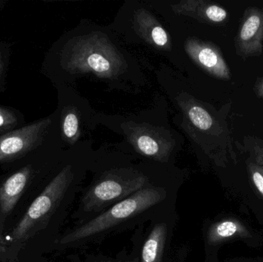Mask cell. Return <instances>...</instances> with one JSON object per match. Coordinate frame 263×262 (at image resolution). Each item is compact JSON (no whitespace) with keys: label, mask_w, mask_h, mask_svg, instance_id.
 <instances>
[{"label":"cell","mask_w":263,"mask_h":262,"mask_svg":"<svg viewBox=\"0 0 263 262\" xmlns=\"http://www.w3.org/2000/svg\"><path fill=\"white\" fill-rule=\"evenodd\" d=\"M58 85L98 82L109 90L138 93L148 86L143 66L111 27L88 20L59 41L52 58Z\"/></svg>","instance_id":"obj_1"},{"label":"cell","mask_w":263,"mask_h":262,"mask_svg":"<svg viewBox=\"0 0 263 262\" xmlns=\"http://www.w3.org/2000/svg\"><path fill=\"white\" fill-rule=\"evenodd\" d=\"M156 75L175 108L174 124L185 134L196 152L203 154L221 169L237 164L236 140L229 123L232 103L218 109L202 99L179 72L165 63L160 65Z\"/></svg>","instance_id":"obj_2"},{"label":"cell","mask_w":263,"mask_h":262,"mask_svg":"<svg viewBox=\"0 0 263 262\" xmlns=\"http://www.w3.org/2000/svg\"><path fill=\"white\" fill-rule=\"evenodd\" d=\"M180 171L176 166L139 159L116 145L95 149L89 169L92 180L82 189L72 216L74 226L90 221L141 189Z\"/></svg>","instance_id":"obj_3"},{"label":"cell","mask_w":263,"mask_h":262,"mask_svg":"<svg viewBox=\"0 0 263 262\" xmlns=\"http://www.w3.org/2000/svg\"><path fill=\"white\" fill-rule=\"evenodd\" d=\"M184 178L185 172L181 170L141 189L90 221L73 226L54 245L59 249L86 247L176 211L177 194Z\"/></svg>","instance_id":"obj_4"},{"label":"cell","mask_w":263,"mask_h":262,"mask_svg":"<svg viewBox=\"0 0 263 262\" xmlns=\"http://www.w3.org/2000/svg\"><path fill=\"white\" fill-rule=\"evenodd\" d=\"M94 152L92 140L66 150L55 175L11 232L4 252L9 261L18 255L30 238L47 229L55 215L68 207L81 192Z\"/></svg>","instance_id":"obj_5"},{"label":"cell","mask_w":263,"mask_h":262,"mask_svg":"<svg viewBox=\"0 0 263 262\" xmlns=\"http://www.w3.org/2000/svg\"><path fill=\"white\" fill-rule=\"evenodd\" d=\"M167 99L158 97L150 109L129 115L100 113V126L120 135L123 142L116 145L123 152L145 161L176 166L182 149L184 136L172 127Z\"/></svg>","instance_id":"obj_6"},{"label":"cell","mask_w":263,"mask_h":262,"mask_svg":"<svg viewBox=\"0 0 263 262\" xmlns=\"http://www.w3.org/2000/svg\"><path fill=\"white\" fill-rule=\"evenodd\" d=\"M110 26L126 46H142L168 63L173 59L174 46L170 32L146 2H125Z\"/></svg>","instance_id":"obj_7"},{"label":"cell","mask_w":263,"mask_h":262,"mask_svg":"<svg viewBox=\"0 0 263 262\" xmlns=\"http://www.w3.org/2000/svg\"><path fill=\"white\" fill-rule=\"evenodd\" d=\"M58 89L59 131L62 144L67 150L83 142L91 141L92 132L100 126V113L73 87L58 85Z\"/></svg>","instance_id":"obj_8"},{"label":"cell","mask_w":263,"mask_h":262,"mask_svg":"<svg viewBox=\"0 0 263 262\" xmlns=\"http://www.w3.org/2000/svg\"><path fill=\"white\" fill-rule=\"evenodd\" d=\"M57 120V114L0 135V163L21 158L43 144Z\"/></svg>","instance_id":"obj_9"},{"label":"cell","mask_w":263,"mask_h":262,"mask_svg":"<svg viewBox=\"0 0 263 262\" xmlns=\"http://www.w3.org/2000/svg\"><path fill=\"white\" fill-rule=\"evenodd\" d=\"M234 47L236 55L242 60L262 55L263 5L245 9L235 36Z\"/></svg>","instance_id":"obj_10"},{"label":"cell","mask_w":263,"mask_h":262,"mask_svg":"<svg viewBox=\"0 0 263 262\" xmlns=\"http://www.w3.org/2000/svg\"><path fill=\"white\" fill-rule=\"evenodd\" d=\"M176 220V212L173 211L150 221L149 231L139 251L140 262L165 261Z\"/></svg>","instance_id":"obj_11"},{"label":"cell","mask_w":263,"mask_h":262,"mask_svg":"<svg viewBox=\"0 0 263 262\" xmlns=\"http://www.w3.org/2000/svg\"><path fill=\"white\" fill-rule=\"evenodd\" d=\"M253 238V232L239 218L227 217L213 221L207 228L204 235L206 262H214L216 251L227 243L246 241Z\"/></svg>","instance_id":"obj_12"},{"label":"cell","mask_w":263,"mask_h":262,"mask_svg":"<svg viewBox=\"0 0 263 262\" xmlns=\"http://www.w3.org/2000/svg\"><path fill=\"white\" fill-rule=\"evenodd\" d=\"M32 166H25L11 175L0 187V238L8 215L12 212L32 175Z\"/></svg>","instance_id":"obj_13"},{"label":"cell","mask_w":263,"mask_h":262,"mask_svg":"<svg viewBox=\"0 0 263 262\" xmlns=\"http://www.w3.org/2000/svg\"><path fill=\"white\" fill-rule=\"evenodd\" d=\"M236 148L248 154L249 157L263 168V140L254 135H245L242 143L236 141Z\"/></svg>","instance_id":"obj_14"},{"label":"cell","mask_w":263,"mask_h":262,"mask_svg":"<svg viewBox=\"0 0 263 262\" xmlns=\"http://www.w3.org/2000/svg\"><path fill=\"white\" fill-rule=\"evenodd\" d=\"M22 123L23 118L18 111L0 106V135L18 129Z\"/></svg>","instance_id":"obj_15"},{"label":"cell","mask_w":263,"mask_h":262,"mask_svg":"<svg viewBox=\"0 0 263 262\" xmlns=\"http://www.w3.org/2000/svg\"><path fill=\"white\" fill-rule=\"evenodd\" d=\"M246 165L250 184L263 201V168L250 157L247 158Z\"/></svg>","instance_id":"obj_16"},{"label":"cell","mask_w":263,"mask_h":262,"mask_svg":"<svg viewBox=\"0 0 263 262\" xmlns=\"http://www.w3.org/2000/svg\"><path fill=\"white\" fill-rule=\"evenodd\" d=\"M90 262H140V255H137V252H135L133 255H117L116 258L99 255L95 257Z\"/></svg>","instance_id":"obj_17"},{"label":"cell","mask_w":263,"mask_h":262,"mask_svg":"<svg viewBox=\"0 0 263 262\" xmlns=\"http://www.w3.org/2000/svg\"><path fill=\"white\" fill-rule=\"evenodd\" d=\"M253 92L257 98L263 99V74L256 79L253 86Z\"/></svg>","instance_id":"obj_18"},{"label":"cell","mask_w":263,"mask_h":262,"mask_svg":"<svg viewBox=\"0 0 263 262\" xmlns=\"http://www.w3.org/2000/svg\"><path fill=\"white\" fill-rule=\"evenodd\" d=\"M3 72H4V62H3V57L0 54V80H1L3 74H4Z\"/></svg>","instance_id":"obj_19"},{"label":"cell","mask_w":263,"mask_h":262,"mask_svg":"<svg viewBox=\"0 0 263 262\" xmlns=\"http://www.w3.org/2000/svg\"><path fill=\"white\" fill-rule=\"evenodd\" d=\"M5 249H6V247H5L4 243H3V241H2L1 238H0V255L4 253Z\"/></svg>","instance_id":"obj_20"}]
</instances>
